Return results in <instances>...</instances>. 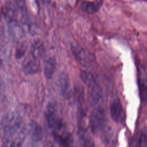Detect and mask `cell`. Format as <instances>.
<instances>
[{
    "label": "cell",
    "mask_w": 147,
    "mask_h": 147,
    "mask_svg": "<svg viewBox=\"0 0 147 147\" xmlns=\"http://www.w3.org/2000/svg\"><path fill=\"white\" fill-rule=\"evenodd\" d=\"M2 133V142L6 146H20L24 142L26 129L22 119L0 125Z\"/></svg>",
    "instance_id": "cell-1"
},
{
    "label": "cell",
    "mask_w": 147,
    "mask_h": 147,
    "mask_svg": "<svg viewBox=\"0 0 147 147\" xmlns=\"http://www.w3.org/2000/svg\"><path fill=\"white\" fill-rule=\"evenodd\" d=\"M80 76L82 81L87 87V95L89 103L91 106H96L102 99V88L96 76L88 71H83L80 74Z\"/></svg>",
    "instance_id": "cell-2"
},
{
    "label": "cell",
    "mask_w": 147,
    "mask_h": 147,
    "mask_svg": "<svg viewBox=\"0 0 147 147\" xmlns=\"http://www.w3.org/2000/svg\"><path fill=\"white\" fill-rule=\"evenodd\" d=\"M45 118L47 125L52 133H57L65 130L64 123L59 113L56 103L50 102L45 111Z\"/></svg>",
    "instance_id": "cell-3"
},
{
    "label": "cell",
    "mask_w": 147,
    "mask_h": 147,
    "mask_svg": "<svg viewBox=\"0 0 147 147\" xmlns=\"http://www.w3.org/2000/svg\"><path fill=\"white\" fill-rule=\"evenodd\" d=\"M107 117L105 110L99 107H96L91 112L90 120L89 126L91 131L93 134L103 133L107 127Z\"/></svg>",
    "instance_id": "cell-4"
},
{
    "label": "cell",
    "mask_w": 147,
    "mask_h": 147,
    "mask_svg": "<svg viewBox=\"0 0 147 147\" xmlns=\"http://www.w3.org/2000/svg\"><path fill=\"white\" fill-rule=\"evenodd\" d=\"M71 49L73 56L79 65L86 69L91 67L93 57L88 50L77 44L71 45Z\"/></svg>",
    "instance_id": "cell-5"
},
{
    "label": "cell",
    "mask_w": 147,
    "mask_h": 147,
    "mask_svg": "<svg viewBox=\"0 0 147 147\" xmlns=\"http://www.w3.org/2000/svg\"><path fill=\"white\" fill-rule=\"evenodd\" d=\"M26 133L29 136L30 145L36 146L41 142L42 138V128L36 122L33 121L29 123L26 129Z\"/></svg>",
    "instance_id": "cell-6"
},
{
    "label": "cell",
    "mask_w": 147,
    "mask_h": 147,
    "mask_svg": "<svg viewBox=\"0 0 147 147\" xmlns=\"http://www.w3.org/2000/svg\"><path fill=\"white\" fill-rule=\"evenodd\" d=\"M56 86L60 94L68 98L70 95L71 88L69 78L64 73H61L57 79Z\"/></svg>",
    "instance_id": "cell-7"
},
{
    "label": "cell",
    "mask_w": 147,
    "mask_h": 147,
    "mask_svg": "<svg viewBox=\"0 0 147 147\" xmlns=\"http://www.w3.org/2000/svg\"><path fill=\"white\" fill-rule=\"evenodd\" d=\"M110 113L111 118L117 123H120L123 118V110L119 99H114L110 105Z\"/></svg>",
    "instance_id": "cell-8"
},
{
    "label": "cell",
    "mask_w": 147,
    "mask_h": 147,
    "mask_svg": "<svg viewBox=\"0 0 147 147\" xmlns=\"http://www.w3.org/2000/svg\"><path fill=\"white\" fill-rule=\"evenodd\" d=\"M40 68V60L35 59L30 55L24 60L22 64L24 72L28 75L37 73L39 71Z\"/></svg>",
    "instance_id": "cell-9"
},
{
    "label": "cell",
    "mask_w": 147,
    "mask_h": 147,
    "mask_svg": "<svg viewBox=\"0 0 147 147\" xmlns=\"http://www.w3.org/2000/svg\"><path fill=\"white\" fill-rule=\"evenodd\" d=\"M103 0H94L92 1H82L80 4L81 10L88 14L96 13L102 7Z\"/></svg>",
    "instance_id": "cell-10"
},
{
    "label": "cell",
    "mask_w": 147,
    "mask_h": 147,
    "mask_svg": "<svg viewBox=\"0 0 147 147\" xmlns=\"http://www.w3.org/2000/svg\"><path fill=\"white\" fill-rule=\"evenodd\" d=\"M56 62L55 58L52 56H49L44 61V75L47 79H51L55 72Z\"/></svg>",
    "instance_id": "cell-11"
},
{
    "label": "cell",
    "mask_w": 147,
    "mask_h": 147,
    "mask_svg": "<svg viewBox=\"0 0 147 147\" xmlns=\"http://www.w3.org/2000/svg\"><path fill=\"white\" fill-rule=\"evenodd\" d=\"M139 91L140 95L142 101L144 103L146 102V92H147V80H146V71L144 68L141 67L140 71L139 76Z\"/></svg>",
    "instance_id": "cell-12"
},
{
    "label": "cell",
    "mask_w": 147,
    "mask_h": 147,
    "mask_svg": "<svg viewBox=\"0 0 147 147\" xmlns=\"http://www.w3.org/2000/svg\"><path fill=\"white\" fill-rule=\"evenodd\" d=\"M2 11L5 17L9 22L13 21H17V7L16 5L11 2H6L3 6Z\"/></svg>",
    "instance_id": "cell-13"
},
{
    "label": "cell",
    "mask_w": 147,
    "mask_h": 147,
    "mask_svg": "<svg viewBox=\"0 0 147 147\" xmlns=\"http://www.w3.org/2000/svg\"><path fill=\"white\" fill-rule=\"evenodd\" d=\"M52 135L55 141L60 145L63 146L72 145V137L67 131L64 130L57 133H52Z\"/></svg>",
    "instance_id": "cell-14"
},
{
    "label": "cell",
    "mask_w": 147,
    "mask_h": 147,
    "mask_svg": "<svg viewBox=\"0 0 147 147\" xmlns=\"http://www.w3.org/2000/svg\"><path fill=\"white\" fill-rule=\"evenodd\" d=\"M9 32L10 36L16 40L21 39L24 34L22 27L17 21L9 22Z\"/></svg>",
    "instance_id": "cell-15"
},
{
    "label": "cell",
    "mask_w": 147,
    "mask_h": 147,
    "mask_svg": "<svg viewBox=\"0 0 147 147\" xmlns=\"http://www.w3.org/2000/svg\"><path fill=\"white\" fill-rule=\"evenodd\" d=\"M79 142L81 146H94V141L88 131L83 126H80L78 130Z\"/></svg>",
    "instance_id": "cell-16"
},
{
    "label": "cell",
    "mask_w": 147,
    "mask_h": 147,
    "mask_svg": "<svg viewBox=\"0 0 147 147\" xmlns=\"http://www.w3.org/2000/svg\"><path fill=\"white\" fill-rule=\"evenodd\" d=\"M43 52L44 45L42 42L38 39L33 41L30 46L29 55L35 59L40 60L43 55Z\"/></svg>",
    "instance_id": "cell-17"
},
{
    "label": "cell",
    "mask_w": 147,
    "mask_h": 147,
    "mask_svg": "<svg viewBox=\"0 0 147 147\" xmlns=\"http://www.w3.org/2000/svg\"><path fill=\"white\" fill-rule=\"evenodd\" d=\"M17 9L20 11L22 17L25 18L27 16V8L25 0H14Z\"/></svg>",
    "instance_id": "cell-18"
},
{
    "label": "cell",
    "mask_w": 147,
    "mask_h": 147,
    "mask_svg": "<svg viewBox=\"0 0 147 147\" xmlns=\"http://www.w3.org/2000/svg\"><path fill=\"white\" fill-rule=\"evenodd\" d=\"M146 139H147V132H146V127H145L144 129H143L139 137V140L138 141V146L146 147V142H147Z\"/></svg>",
    "instance_id": "cell-19"
},
{
    "label": "cell",
    "mask_w": 147,
    "mask_h": 147,
    "mask_svg": "<svg viewBox=\"0 0 147 147\" xmlns=\"http://www.w3.org/2000/svg\"><path fill=\"white\" fill-rule=\"evenodd\" d=\"M26 49V45L24 43L21 44L16 49V57L17 59L22 58L25 53Z\"/></svg>",
    "instance_id": "cell-20"
},
{
    "label": "cell",
    "mask_w": 147,
    "mask_h": 147,
    "mask_svg": "<svg viewBox=\"0 0 147 147\" xmlns=\"http://www.w3.org/2000/svg\"><path fill=\"white\" fill-rule=\"evenodd\" d=\"M7 107V99L5 94L0 95V112L4 111Z\"/></svg>",
    "instance_id": "cell-21"
},
{
    "label": "cell",
    "mask_w": 147,
    "mask_h": 147,
    "mask_svg": "<svg viewBox=\"0 0 147 147\" xmlns=\"http://www.w3.org/2000/svg\"><path fill=\"white\" fill-rule=\"evenodd\" d=\"M5 86L4 83L2 80V79L0 78V95L5 94Z\"/></svg>",
    "instance_id": "cell-22"
},
{
    "label": "cell",
    "mask_w": 147,
    "mask_h": 147,
    "mask_svg": "<svg viewBox=\"0 0 147 147\" xmlns=\"http://www.w3.org/2000/svg\"><path fill=\"white\" fill-rule=\"evenodd\" d=\"M41 1L44 5H48L50 3V2H51V0H41Z\"/></svg>",
    "instance_id": "cell-23"
},
{
    "label": "cell",
    "mask_w": 147,
    "mask_h": 147,
    "mask_svg": "<svg viewBox=\"0 0 147 147\" xmlns=\"http://www.w3.org/2000/svg\"><path fill=\"white\" fill-rule=\"evenodd\" d=\"M1 64H2V63H1V60H0V67H1Z\"/></svg>",
    "instance_id": "cell-24"
},
{
    "label": "cell",
    "mask_w": 147,
    "mask_h": 147,
    "mask_svg": "<svg viewBox=\"0 0 147 147\" xmlns=\"http://www.w3.org/2000/svg\"><path fill=\"white\" fill-rule=\"evenodd\" d=\"M0 123H1V122H0Z\"/></svg>",
    "instance_id": "cell-25"
}]
</instances>
